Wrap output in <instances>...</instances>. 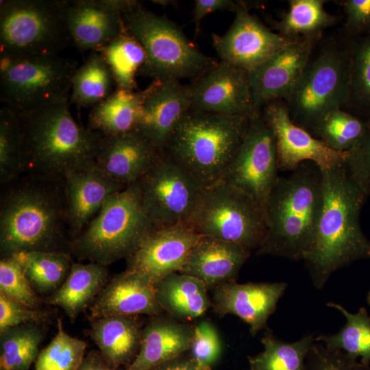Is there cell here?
<instances>
[{
	"label": "cell",
	"instance_id": "5",
	"mask_svg": "<svg viewBox=\"0 0 370 370\" xmlns=\"http://www.w3.org/2000/svg\"><path fill=\"white\" fill-rule=\"evenodd\" d=\"M249 119L190 110L163 151L204 186L212 184L234 157Z\"/></svg>",
	"mask_w": 370,
	"mask_h": 370
},
{
	"label": "cell",
	"instance_id": "9",
	"mask_svg": "<svg viewBox=\"0 0 370 370\" xmlns=\"http://www.w3.org/2000/svg\"><path fill=\"white\" fill-rule=\"evenodd\" d=\"M201 236L258 249L267 232L262 207L238 188L219 181L204 186L186 225Z\"/></svg>",
	"mask_w": 370,
	"mask_h": 370
},
{
	"label": "cell",
	"instance_id": "47",
	"mask_svg": "<svg viewBox=\"0 0 370 370\" xmlns=\"http://www.w3.org/2000/svg\"><path fill=\"white\" fill-rule=\"evenodd\" d=\"M340 4L349 33L360 36L370 32V0H343Z\"/></svg>",
	"mask_w": 370,
	"mask_h": 370
},
{
	"label": "cell",
	"instance_id": "39",
	"mask_svg": "<svg viewBox=\"0 0 370 370\" xmlns=\"http://www.w3.org/2000/svg\"><path fill=\"white\" fill-rule=\"evenodd\" d=\"M86 343L68 334L61 319L58 331L35 361V370H77L85 356Z\"/></svg>",
	"mask_w": 370,
	"mask_h": 370
},
{
	"label": "cell",
	"instance_id": "7",
	"mask_svg": "<svg viewBox=\"0 0 370 370\" xmlns=\"http://www.w3.org/2000/svg\"><path fill=\"white\" fill-rule=\"evenodd\" d=\"M123 18L127 32L146 53L139 74L158 81L196 79L217 63L200 51L179 26L145 9L140 3L123 13Z\"/></svg>",
	"mask_w": 370,
	"mask_h": 370
},
{
	"label": "cell",
	"instance_id": "10",
	"mask_svg": "<svg viewBox=\"0 0 370 370\" xmlns=\"http://www.w3.org/2000/svg\"><path fill=\"white\" fill-rule=\"evenodd\" d=\"M0 99L16 113L69 99L76 61L58 55L1 57Z\"/></svg>",
	"mask_w": 370,
	"mask_h": 370
},
{
	"label": "cell",
	"instance_id": "49",
	"mask_svg": "<svg viewBox=\"0 0 370 370\" xmlns=\"http://www.w3.org/2000/svg\"><path fill=\"white\" fill-rule=\"evenodd\" d=\"M149 370H212L210 366L200 365L189 352L162 362Z\"/></svg>",
	"mask_w": 370,
	"mask_h": 370
},
{
	"label": "cell",
	"instance_id": "14",
	"mask_svg": "<svg viewBox=\"0 0 370 370\" xmlns=\"http://www.w3.org/2000/svg\"><path fill=\"white\" fill-rule=\"evenodd\" d=\"M234 22L223 35L212 34V45L221 61L249 72L286 47L293 40L269 29L238 2Z\"/></svg>",
	"mask_w": 370,
	"mask_h": 370
},
{
	"label": "cell",
	"instance_id": "6",
	"mask_svg": "<svg viewBox=\"0 0 370 370\" xmlns=\"http://www.w3.org/2000/svg\"><path fill=\"white\" fill-rule=\"evenodd\" d=\"M142 206L137 183L112 195L82 232L70 253L107 267L127 258L154 230Z\"/></svg>",
	"mask_w": 370,
	"mask_h": 370
},
{
	"label": "cell",
	"instance_id": "17",
	"mask_svg": "<svg viewBox=\"0 0 370 370\" xmlns=\"http://www.w3.org/2000/svg\"><path fill=\"white\" fill-rule=\"evenodd\" d=\"M134 0H66L65 16L73 44L82 51H99L126 31L123 14Z\"/></svg>",
	"mask_w": 370,
	"mask_h": 370
},
{
	"label": "cell",
	"instance_id": "23",
	"mask_svg": "<svg viewBox=\"0 0 370 370\" xmlns=\"http://www.w3.org/2000/svg\"><path fill=\"white\" fill-rule=\"evenodd\" d=\"M162 151L137 130L103 136L95 164L114 180L127 186L137 182Z\"/></svg>",
	"mask_w": 370,
	"mask_h": 370
},
{
	"label": "cell",
	"instance_id": "27",
	"mask_svg": "<svg viewBox=\"0 0 370 370\" xmlns=\"http://www.w3.org/2000/svg\"><path fill=\"white\" fill-rule=\"evenodd\" d=\"M143 328L134 316H108L93 320L89 334L107 363L117 370L137 356Z\"/></svg>",
	"mask_w": 370,
	"mask_h": 370
},
{
	"label": "cell",
	"instance_id": "30",
	"mask_svg": "<svg viewBox=\"0 0 370 370\" xmlns=\"http://www.w3.org/2000/svg\"><path fill=\"white\" fill-rule=\"evenodd\" d=\"M147 89L116 88L105 100L92 108L88 127L103 136L136 130Z\"/></svg>",
	"mask_w": 370,
	"mask_h": 370
},
{
	"label": "cell",
	"instance_id": "22",
	"mask_svg": "<svg viewBox=\"0 0 370 370\" xmlns=\"http://www.w3.org/2000/svg\"><path fill=\"white\" fill-rule=\"evenodd\" d=\"M64 182L71 241L82 232L112 195L126 187L95 163L68 173Z\"/></svg>",
	"mask_w": 370,
	"mask_h": 370
},
{
	"label": "cell",
	"instance_id": "29",
	"mask_svg": "<svg viewBox=\"0 0 370 370\" xmlns=\"http://www.w3.org/2000/svg\"><path fill=\"white\" fill-rule=\"evenodd\" d=\"M207 291L201 280L180 272L156 284V298L162 310L182 320L195 319L212 306Z\"/></svg>",
	"mask_w": 370,
	"mask_h": 370
},
{
	"label": "cell",
	"instance_id": "12",
	"mask_svg": "<svg viewBox=\"0 0 370 370\" xmlns=\"http://www.w3.org/2000/svg\"><path fill=\"white\" fill-rule=\"evenodd\" d=\"M156 229L186 225L204 186L164 151L136 182Z\"/></svg>",
	"mask_w": 370,
	"mask_h": 370
},
{
	"label": "cell",
	"instance_id": "19",
	"mask_svg": "<svg viewBox=\"0 0 370 370\" xmlns=\"http://www.w3.org/2000/svg\"><path fill=\"white\" fill-rule=\"evenodd\" d=\"M201 237L185 225L155 229L127 258V269L145 275L156 285L180 272Z\"/></svg>",
	"mask_w": 370,
	"mask_h": 370
},
{
	"label": "cell",
	"instance_id": "52",
	"mask_svg": "<svg viewBox=\"0 0 370 370\" xmlns=\"http://www.w3.org/2000/svg\"><path fill=\"white\" fill-rule=\"evenodd\" d=\"M367 302L368 305L370 306V291L368 292L367 295Z\"/></svg>",
	"mask_w": 370,
	"mask_h": 370
},
{
	"label": "cell",
	"instance_id": "46",
	"mask_svg": "<svg viewBox=\"0 0 370 370\" xmlns=\"http://www.w3.org/2000/svg\"><path fill=\"white\" fill-rule=\"evenodd\" d=\"M360 142L347 152L345 164L367 196L370 195V120Z\"/></svg>",
	"mask_w": 370,
	"mask_h": 370
},
{
	"label": "cell",
	"instance_id": "38",
	"mask_svg": "<svg viewBox=\"0 0 370 370\" xmlns=\"http://www.w3.org/2000/svg\"><path fill=\"white\" fill-rule=\"evenodd\" d=\"M98 52L104 58L114 77L116 88L134 90L136 75L146 61V53L127 30Z\"/></svg>",
	"mask_w": 370,
	"mask_h": 370
},
{
	"label": "cell",
	"instance_id": "20",
	"mask_svg": "<svg viewBox=\"0 0 370 370\" xmlns=\"http://www.w3.org/2000/svg\"><path fill=\"white\" fill-rule=\"evenodd\" d=\"M146 89L136 130L163 151L181 119L191 109L190 86L180 80H154Z\"/></svg>",
	"mask_w": 370,
	"mask_h": 370
},
{
	"label": "cell",
	"instance_id": "21",
	"mask_svg": "<svg viewBox=\"0 0 370 370\" xmlns=\"http://www.w3.org/2000/svg\"><path fill=\"white\" fill-rule=\"evenodd\" d=\"M286 282H249L236 281L214 288L212 306L219 317L234 314L245 322L255 336L266 327L286 288Z\"/></svg>",
	"mask_w": 370,
	"mask_h": 370
},
{
	"label": "cell",
	"instance_id": "18",
	"mask_svg": "<svg viewBox=\"0 0 370 370\" xmlns=\"http://www.w3.org/2000/svg\"><path fill=\"white\" fill-rule=\"evenodd\" d=\"M319 40L298 38L262 64L247 72L254 110L284 100L292 92L312 58Z\"/></svg>",
	"mask_w": 370,
	"mask_h": 370
},
{
	"label": "cell",
	"instance_id": "40",
	"mask_svg": "<svg viewBox=\"0 0 370 370\" xmlns=\"http://www.w3.org/2000/svg\"><path fill=\"white\" fill-rule=\"evenodd\" d=\"M23 173L22 142L16 114L3 106L0 110V183L4 185Z\"/></svg>",
	"mask_w": 370,
	"mask_h": 370
},
{
	"label": "cell",
	"instance_id": "2",
	"mask_svg": "<svg viewBox=\"0 0 370 370\" xmlns=\"http://www.w3.org/2000/svg\"><path fill=\"white\" fill-rule=\"evenodd\" d=\"M321 171L322 208L303 260L317 290L322 289L338 269L370 258V241L363 233L360 221L367 196L345 163Z\"/></svg>",
	"mask_w": 370,
	"mask_h": 370
},
{
	"label": "cell",
	"instance_id": "15",
	"mask_svg": "<svg viewBox=\"0 0 370 370\" xmlns=\"http://www.w3.org/2000/svg\"><path fill=\"white\" fill-rule=\"evenodd\" d=\"M262 116L275 138L279 170L293 171L304 162L321 169L343 164L347 152L333 150L291 120L283 100L265 105Z\"/></svg>",
	"mask_w": 370,
	"mask_h": 370
},
{
	"label": "cell",
	"instance_id": "33",
	"mask_svg": "<svg viewBox=\"0 0 370 370\" xmlns=\"http://www.w3.org/2000/svg\"><path fill=\"white\" fill-rule=\"evenodd\" d=\"M327 306L340 312L346 323L336 334H322L314 341L370 364V315L366 308L361 307L357 312L352 313L338 303L330 301Z\"/></svg>",
	"mask_w": 370,
	"mask_h": 370
},
{
	"label": "cell",
	"instance_id": "25",
	"mask_svg": "<svg viewBox=\"0 0 370 370\" xmlns=\"http://www.w3.org/2000/svg\"><path fill=\"white\" fill-rule=\"evenodd\" d=\"M251 251L237 244L201 236L180 273L201 280L208 289L236 281Z\"/></svg>",
	"mask_w": 370,
	"mask_h": 370
},
{
	"label": "cell",
	"instance_id": "45",
	"mask_svg": "<svg viewBox=\"0 0 370 370\" xmlns=\"http://www.w3.org/2000/svg\"><path fill=\"white\" fill-rule=\"evenodd\" d=\"M48 318L46 311L28 308L0 293V332L25 324H40Z\"/></svg>",
	"mask_w": 370,
	"mask_h": 370
},
{
	"label": "cell",
	"instance_id": "31",
	"mask_svg": "<svg viewBox=\"0 0 370 370\" xmlns=\"http://www.w3.org/2000/svg\"><path fill=\"white\" fill-rule=\"evenodd\" d=\"M324 0H291L287 12L280 20L273 21L280 35L291 38H311L319 40L323 31L333 25L336 16L328 13Z\"/></svg>",
	"mask_w": 370,
	"mask_h": 370
},
{
	"label": "cell",
	"instance_id": "13",
	"mask_svg": "<svg viewBox=\"0 0 370 370\" xmlns=\"http://www.w3.org/2000/svg\"><path fill=\"white\" fill-rule=\"evenodd\" d=\"M278 171L275 138L260 113L249 119L243 141L221 180L247 193L264 211Z\"/></svg>",
	"mask_w": 370,
	"mask_h": 370
},
{
	"label": "cell",
	"instance_id": "16",
	"mask_svg": "<svg viewBox=\"0 0 370 370\" xmlns=\"http://www.w3.org/2000/svg\"><path fill=\"white\" fill-rule=\"evenodd\" d=\"M193 110L251 118L255 111L248 73L221 61L190 85Z\"/></svg>",
	"mask_w": 370,
	"mask_h": 370
},
{
	"label": "cell",
	"instance_id": "26",
	"mask_svg": "<svg viewBox=\"0 0 370 370\" xmlns=\"http://www.w3.org/2000/svg\"><path fill=\"white\" fill-rule=\"evenodd\" d=\"M193 329L172 318L153 316L143 328L138 353L125 370H149L189 352Z\"/></svg>",
	"mask_w": 370,
	"mask_h": 370
},
{
	"label": "cell",
	"instance_id": "34",
	"mask_svg": "<svg viewBox=\"0 0 370 370\" xmlns=\"http://www.w3.org/2000/svg\"><path fill=\"white\" fill-rule=\"evenodd\" d=\"M21 266L36 293L55 292L66 278L72 263L70 254L53 251H23L12 256Z\"/></svg>",
	"mask_w": 370,
	"mask_h": 370
},
{
	"label": "cell",
	"instance_id": "50",
	"mask_svg": "<svg viewBox=\"0 0 370 370\" xmlns=\"http://www.w3.org/2000/svg\"><path fill=\"white\" fill-rule=\"evenodd\" d=\"M77 370H116L103 359L99 352L91 351L84 356Z\"/></svg>",
	"mask_w": 370,
	"mask_h": 370
},
{
	"label": "cell",
	"instance_id": "8",
	"mask_svg": "<svg viewBox=\"0 0 370 370\" xmlns=\"http://www.w3.org/2000/svg\"><path fill=\"white\" fill-rule=\"evenodd\" d=\"M66 0H3L0 57L58 55L72 43Z\"/></svg>",
	"mask_w": 370,
	"mask_h": 370
},
{
	"label": "cell",
	"instance_id": "4",
	"mask_svg": "<svg viewBox=\"0 0 370 370\" xmlns=\"http://www.w3.org/2000/svg\"><path fill=\"white\" fill-rule=\"evenodd\" d=\"M322 204V171L316 164L304 162L279 177L264 206L267 232L257 254L304 260Z\"/></svg>",
	"mask_w": 370,
	"mask_h": 370
},
{
	"label": "cell",
	"instance_id": "48",
	"mask_svg": "<svg viewBox=\"0 0 370 370\" xmlns=\"http://www.w3.org/2000/svg\"><path fill=\"white\" fill-rule=\"evenodd\" d=\"M238 2L231 0H196L193 10V22L195 24V35L199 29V25L204 17L210 12L219 10L235 12Z\"/></svg>",
	"mask_w": 370,
	"mask_h": 370
},
{
	"label": "cell",
	"instance_id": "32",
	"mask_svg": "<svg viewBox=\"0 0 370 370\" xmlns=\"http://www.w3.org/2000/svg\"><path fill=\"white\" fill-rule=\"evenodd\" d=\"M115 86L112 73L103 56L98 51H91L73 75L70 103L93 108L108 98Z\"/></svg>",
	"mask_w": 370,
	"mask_h": 370
},
{
	"label": "cell",
	"instance_id": "28",
	"mask_svg": "<svg viewBox=\"0 0 370 370\" xmlns=\"http://www.w3.org/2000/svg\"><path fill=\"white\" fill-rule=\"evenodd\" d=\"M106 266L95 262L72 263L62 284L49 298V303L60 307L73 321L105 286Z\"/></svg>",
	"mask_w": 370,
	"mask_h": 370
},
{
	"label": "cell",
	"instance_id": "3",
	"mask_svg": "<svg viewBox=\"0 0 370 370\" xmlns=\"http://www.w3.org/2000/svg\"><path fill=\"white\" fill-rule=\"evenodd\" d=\"M69 103L66 99L15 112L21 134L23 173L64 179L68 173L95 163L103 136L78 123Z\"/></svg>",
	"mask_w": 370,
	"mask_h": 370
},
{
	"label": "cell",
	"instance_id": "35",
	"mask_svg": "<svg viewBox=\"0 0 370 370\" xmlns=\"http://www.w3.org/2000/svg\"><path fill=\"white\" fill-rule=\"evenodd\" d=\"M314 342L312 334H306L293 343L278 338L267 330L261 339L264 349L249 356L250 370H305V361Z\"/></svg>",
	"mask_w": 370,
	"mask_h": 370
},
{
	"label": "cell",
	"instance_id": "44",
	"mask_svg": "<svg viewBox=\"0 0 370 370\" xmlns=\"http://www.w3.org/2000/svg\"><path fill=\"white\" fill-rule=\"evenodd\" d=\"M221 351L217 330L210 322L203 321L193 327L189 352L197 362L210 366L218 359Z\"/></svg>",
	"mask_w": 370,
	"mask_h": 370
},
{
	"label": "cell",
	"instance_id": "37",
	"mask_svg": "<svg viewBox=\"0 0 370 370\" xmlns=\"http://www.w3.org/2000/svg\"><path fill=\"white\" fill-rule=\"evenodd\" d=\"M368 125V121L337 108L325 114L310 134L333 150L349 152L362 139Z\"/></svg>",
	"mask_w": 370,
	"mask_h": 370
},
{
	"label": "cell",
	"instance_id": "42",
	"mask_svg": "<svg viewBox=\"0 0 370 370\" xmlns=\"http://www.w3.org/2000/svg\"><path fill=\"white\" fill-rule=\"evenodd\" d=\"M0 293L28 308L39 309L40 299L12 256L2 258L0 261Z\"/></svg>",
	"mask_w": 370,
	"mask_h": 370
},
{
	"label": "cell",
	"instance_id": "36",
	"mask_svg": "<svg viewBox=\"0 0 370 370\" xmlns=\"http://www.w3.org/2000/svg\"><path fill=\"white\" fill-rule=\"evenodd\" d=\"M44 338L40 324L29 323L0 332V370H29Z\"/></svg>",
	"mask_w": 370,
	"mask_h": 370
},
{
	"label": "cell",
	"instance_id": "41",
	"mask_svg": "<svg viewBox=\"0 0 370 370\" xmlns=\"http://www.w3.org/2000/svg\"><path fill=\"white\" fill-rule=\"evenodd\" d=\"M349 97L358 110L370 115V32L358 36L348 47Z\"/></svg>",
	"mask_w": 370,
	"mask_h": 370
},
{
	"label": "cell",
	"instance_id": "24",
	"mask_svg": "<svg viewBox=\"0 0 370 370\" xmlns=\"http://www.w3.org/2000/svg\"><path fill=\"white\" fill-rule=\"evenodd\" d=\"M92 320L108 316L159 315L162 311L156 285L145 275L132 270L116 275L105 285L91 307Z\"/></svg>",
	"mask_w": 370,
	"mask_h": 370
},
{
	"label": "cell",
	"instance_id": "51",
	"mask_svg": "<svg viewBox=\"0 0 370 370\" xmlns=\"http://www.w3.org/2000/svg\"><path fill=\"white\" fill-rule=\"evenodd\" d=\"M153 2H155L156 4H160L162 5H167L169 4H173L174 1H152Z\"/></svg>",
	"mask_w": 370,
	"mask_h": 370
},
{
	"label": "cell",
	"instance_id": "43",
	"mask_svg": "<svg viewBox=\"0 0 370 370\" xmlns=\"http://www.w3.org/2000/svg\"><path fill=\"white\" fill-rule=\"evenodd\" d=\"M305 370H370V364L314 342L306 358Z\"/></svg>",
	"mask_w": 370,
	"mask_h": 370
},
{
	"label": "cell",
	"instance_id": "1",
	"mask_svg": "<svg viewBox=\"0 0 370 370\" xmlns=\"http://www.w3.org/2000/svg\"><path fill=\"white\" fill-rule=\"evenodd\" d=\"M2 186V258L32 251L70 254L64 179L23 173Z\"/></svg>",
	"mask_w": 370,
	"mask_h": 370
},
{
	"label": "cell",
	"instance_id": "11",
	"mask_svg": "<svg viewBox=\"0 0 370 370\" xmlns=\"http://www.w3.org/2000/svg\"><path fill=\"white\" fill-rule=\"evenodd\" d=\"M349 97L348 47L332 43L311 58L284 103L293 122L310 133L325 114L348 103Z\"/></svg>",
	"mask_w": 370,
	"mask_h": 370
}]
</instances>
